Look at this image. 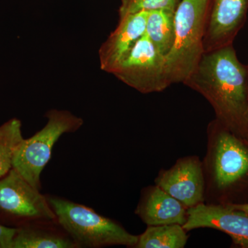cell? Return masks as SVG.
<instances>
[{
	"instance_id": "cell-8",
	"label": "cell",
	"mask_w": 248,
	"mask_h": 248,
	"mask_svg": "<svg viewBox=\"0 0 248 248\" xmlns=\"http://www.w3.org/2000/svg\"><path fill=\"white\" fill-rule=\"evenodd\" d=\"M155 184L186 208L205 203L203 164L199 156H184L169 169L161 170Z\"/></svg>"
},
{
	"instance_id": "cell-18",
	"label": "cell",
	"mask_w": 248,
	"mask_h": 248,
	"mask_svg": "<svg viewBox=\"0 0 248 248\" xmlns=\"http://www.w3.org/2000/svg\"><path fill=\"white\" fill-rule=\"evenodd\" d=\"M16 228L4 226L0 223V248H12Z\"/></svg>"
},
{
	"instance_id": "cell-17",
	"label": "cell",
	"mask_w": 248,
	"mask_h": 248,
	"mask_svg": "<svg viewBox=\"0 0 248 248\" xmlns=\"http://www.w3.org/2000/svg\"><path fill=\"white\" fill-rule=\"evenodd\" d=\"M180 0H122L119 15L120 18L142 11L170 10L175 11Z\"/></svg>"
},
{
	"instance_id": "cell-11",
	"label": "cell",
	"mask_w": 248,
	"mask_h": 248,
	"mask_svg": "<svg viewBox=\"0 0 248 248\" xmlns=\"http://www.w3.org/2000/svg\"><path fill=\"white\" fill-rule=\"evenodd\" d=\"M148 11L120 18L118 26L99 50L101 69L112 74L137 42L144 35Z\"/></svg>"
},
{
	"instance_id": "cell-20",
	"label": "cell",
	"mask_w": 248,
	"mask_h": 248,
	"mask_svg": "<svg viewBox=\"0 0 248 248\" xmlns=\"http://www.w3.org/2000/svg\"></svg>"
},
{
	"instance_id": "cell-13",
	"label": "cell",
	"mask_w": 248,
	"mask_h": 248,
	"mask_svg": "<svg viewBox=\"0 0 248 248\" xmlns=\"http://www.w3.org/2000/svg\"><path fill=\"white\" fill-rule=\"evenodd\" d=\"M11 248H79L56 220L37 221L16 228Z\"/></svg>"
},
{
	"instance_id": "cell-2",
	"label": "cell",
	"mask_w": 248,
	"mask_h": 248,
	"mask_svg": "<svg viewBox=\"0 0 248 248\" xmlns=\"http://www.w3.org/2000/svg\"><path fill=\"white\" fill-rule=\"evenodd\" d=\"M207 138L205 203L226 205L230 192L248 178V146L216 119L209 124Z\"/></svg>"
},
{
	"instance_id": "cell-10",
	"label": "cell",
	"mask_w": 248,
	"mask_h": 248,
	"mask_svg": "<svg viewBox=\"0 0 248 248\" xmlns=\"http://www.w3.org/2000/svg\"><path fill=\"white\" fill-rule=\"evenodd\" d=\"M248 11V0H210L204 35L205 52L231 45Z\"/></svg>"
},
{
	"instance_id": "cell-12",
	"label": "cell",
	"mask_w": 248,
	"mask_h": 248,
	"mask_svg": "<svg viewBox=\"0 0 248 248\" xmlns=\"http://www.w3.org/2000/svg\"><path fill=\"white\" fill-rule=\"evenodd\" d=\"M187 208L156 185L145 187L135 214L147 226L179 224L187 221Z\"/></svg>"
},
{
	"instance_id": "cell-9",
	"label": "cell",
	"mask_w": 248,
	"mask_h": 248,
	"mask_svg": "<svg viewBox=\"0 0 248 248\" xmlns=\"http://www.w3.org/2000/svg\"><path fill=\"white\" fill-rule=\"evenodd\" d=\"M183 227L187 232L200 228L217 230L231 236L236 246L248 248V214L229 205L203 203L188 208Z\"/></svg>"
},
{
	"instance_id": "cell-7",
	"label": "cell",
	"mask_w": 248,
	"mask_h": 248,
	"mask_svg": "<svg viewBox=\"0 0 248 248\" xmlns=\"http://www.w3.org/2000/svg\"><path fill=\"white\" fill-rule=\"evenodd\" d=\"M112 74L143 94L161 92L171 85L165 58L146 34L134 45Z\"/></svg>"
},
{
	"instance_id": "cell-14",
	"label": "cell",
	"mask_w": 248,
	"mask_h": 248,
	"mask_svg": "<svg viewBox=\"0 0 248 248\" xmlns=\"http://www.w3.org/2000/svg\"><path fill=\"white\" fill-rule=\"evenodd\" d=\"M174 12L170 10L149 11L145 34L161 55L166 58L174 40Z\"/></svg>"
},
{
	"instance_id": "cell-6",
	"label": "cell",
	"mask_w": 248,
	"mask_h": 248,
	"mask_svg": "<svg viewBox=\"0 0 248 248\" xmlns=\"http://www.w3.org/2000/svg\"><path fill=\"white\" fill-rule=\"evenodd\" d=\"M46 196L11 169L0 177V223L18 228L31 222L56 220Z\"/></svg>"
},
{
	"instance_id": "cell-3",
	"label": "cell",
	"mask_w": 248,
	"mask_h": 248,
	"mask_svg": "<svg viewBox=\"0 0 248 248\" xmlns=\"http://www.w3.org/2000/svg\"><path fill=\"white\" fill-rule=\"evenodd\" d=\"M57 221L81 248L124 246L135 248L139 236L89 206L56 195H46Z\"/></svg>"
},
{
	"instance_id": "cell-16",
	"label": "cell",
	"mask_w": 248,
	"mask_h": 248,
	"mask_svg": "<svg viewBox=\"0 0 248 248\" xmlns=\"http://www.w3.org/2000/svg\"><path fill=\"white\" fill-rule=\"evenodd\" d=\"M22 122L13 118L0 125V177L13 168V159L23 141Z\"/></svg>"
},
{
	"instance_id": "cell-4",
	"label": "cell",
	"mask_w": 248,
	"mask_h": 248,
	"mask_svg": "<svg viewBox=\"0 0 248 248\" xmlns=\"http://www.w3.org/2000/svg\"><path fill=\"white\" fill-rule=\"evenodd\" d=\"M210 0H180L174 12V40L165 58L170 84L185 83L205 53L204 35Z\"/></svg>"
},
{
	"instance_id": "cell-5",
	"label": "cell",
	"mask_w": 248,
	"mask_h": 248,
	"mask_svg": "<svg viewBox=\"0 0 248 248\" xmlns=\"http://www.w3.org/2000/svg\"><path fill=\"white\" fill-rule=\"evenodd\" d=\"M46 117L48 121L45 126L31 138L23 140L13 159V169L40 190L41 174L51 158L55 143L63 134L74 133L84 124L83 119L67 110L53 109Z\"/></svg>"
},
{
	"instance_id": "cell-15",
	"label": "cell",
	"mask_w": 248,
	"mask_h": 248,
	"mask_svg": "<svg viewBox=\"0 0 248 248\" xmlns=\"http://www.w3.org/2000/svg\"><path fill=\"white\" fill-rule=\"evenodd\" d=\"M188 238L182 225L148 226L143 234L139 235L135 248H184Z\"/></svg>"
},
{
	"instance_id": "cell-19",
	"label": "cell",
	"mask_w": 248,
	"mask_h": 248,
	"mask_svg": "<svg viewBox=\"0 0 248 248\" xmlns=\"http://www.w3.org/2000/svg\"><path fill=\"white\" fill-rule=\"evenodd\" d=\"M231 205L233 208L236 209V210H241V211L244 212V213L248 214V203H232L228 204Z\"/></svg>"
},
{
	"instance_id": "cell-1",
	"label": "cell",
	"mask_w": 248,
	"mask_h": 248,
	"mask_svg": "<svg viewBox=\"0 0 248 248\" xmlns=\"http://www.w3.org/2000/svg\"><path fill=\"white\" fill-rule=\"evenodd\" d=\"M184 84L208 100L220 123L248 138V71L231 44L205 52Z\"/></svg>"
}]
</instances>
